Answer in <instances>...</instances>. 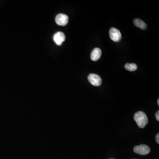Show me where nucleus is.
Listing matches in <instances>:
<instances>
[{"instance_id": "7", "label": "nucleus", "mask_w": 159, "mask_h": 159, "mask_svg": "<svg viewBox=\"0 0 159 159\" xmlns=\"http://www.w3.org/2000/svg\"><path fill=\"white\" fill-rule=\"evenodd\" d=\"M102 51L99 48H95L91 53V58L92 61H97L101 57Z\"/></svg>"}, {"instance_id": "3", "label": "nucleus", "mask_w": 159, "mask_h": 159, "mask_svg": "<svg viewBox=\"0 0 159 159\" xmlns=\"http://www.w3.org/2000/svg\"><path fill=\"white\" fill-rule=\"evenodd\" d=\"M134 152L138 154L141 155H146L148 154L150 152V149L147 145H141L136 146L134 148Z\"/></svg>"}, {"instance_id": "9", "label": "nucleus", "mask_w": 159, "mask_h": 159, "mask_svg": "<svg viewBox=\"0 0 159 159\" xmlns=\"http://www.w3.org/2000/svg\"><path fill=\"white\" fill-rule=\"evenodd\" d=\"M125 68L128 71H134L137 70L138 66L134 63H127L125 65Z\"/></svg>"}, {"instance_id": "12", "label": "nucleus", "mask_w": 159, "mask_h": 159, "mask_svg": "<svg viewBox=\"0 0 159 159\" xmlns=\"http://www.w3.org/2000/svg\"><path fill=\"white\" fill-rule=\"evenodd\" d=\"M157 103H158V106H159V99H158V100H157Z\"/></svg>"}, {"instance_id": "10", "label": "nucleus", "mask_w": 159, "mask_h": 159, "mask_svg": "<svg viewBox=\"0 0 159 159\" xmlns=\"http://www.w3.org/2000/svg\"><path fill=\"white\" fill-rule=\"evenodd\" d=\"M156 120L157 121H159V111H157V112L156 114Z\"/></svg>"}, {"instance_id": "11", "label": "nucleus", "mask_w": 159, "mask_h": 159, "mask_svg": "<svg viewBox=\"0 0 159 159\" xmlns=\"http://www.w3.org/2000/svg\"><path fill=\"white\" fill-rule=\"evenodd\" d=\"M156 141L158 144L159 143V134H157L156 135Z\"/></svg>"}, {"instance_id": "8", "label": "nucleus", "mask_w": 159, "mask_h": 159, "mask_svg": "<svg viewBox=\"0 0 159 159\" xmlns=\"http://www.w3.org/2000/svg\"><path fill=\"white\" fill-rule=\"evenodd\" d=\"M135 25L142 30H145L147 28V25L144 21L138 19H135L134 21Z\"/></svg>"}, {"instance_id": "4", "label": "nucleus", "mask_w": 159, "mask_h": 159, "mask_svg": "<svg viewBox=\"0 0 159 159\" xmlns=\"http://www.w3.org/2000/svg\"><path fill=\"white\" fill-rule=\"evenodd\" d=\"M55 22L58 25L64 26L68 23L69 17L66 14L60 13L56 16Z\"/></svg>"}, {"instance_id": "2", "label": "nucleus", "mask_w": 159, "mask_h": 159, "mask_svg": "<svg viewBox=\"0 0 159 159\" xmlns=\"http://www.w3.org/2000/svg\"><path fill=\"white\" fill-rule=\"evenodd\" d=\"M109 36L110 39L115 42L120 41L122 39V35L119 30L112 27L109 31Z\"/></svg>"}, {"instance_id": "1", "label": "nucleus", "mask_w": 159, "mask_h": 159, "mask_svg": "<svg viewBox=\"0 0 159 159\" xmlns=\"http://www.w3.org/2000/svg\"><path fill=\"white\" fill-rule=\"evenodd\" d=\"M134 119L140 128H144L148 123L147 115L144 112L138 111L134 115Z\"/></svg>"}, {"instance_id": "13", "label": "nucleus", "mask_w": 159, "mask_h": 159, "mask_svg": "<svg viewBox=\"0 0 159 159\" xmlns=\"http://www.w3.org/2000/svg\"></svg>"}, {"instance_id": "6", "label": "nucleus", "mask_w": 159, "mask_h": 159, "mask_svg": "<svg viewBox=\"0 0 159 159\" xmlns=\"http://www.w3.org/2000/svg\"><path fill=\"white\" fill-rule=\"evenodd\" d=\"M53 39L57 45L60 46L66 40V36L65 34L62 32H58L53 36Z\"/></svg>"}, {"instance_id": "5", "label": "nucleus", "mask_w": 159, "mask_h": 159, "mask_svg": "<svg viewBox=\"0 0 159 159\" xmlns=\"http://www.w3.org/2000/svg\"><path fill=\"white\" fill-rule=\"evenodd\" d=\"M88 79L90 84L94 86L98 87L100 86L102 84V79L101 77L97 74L93 73L89 74Z\"/></svg>"}]
</instances>
